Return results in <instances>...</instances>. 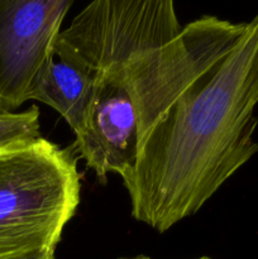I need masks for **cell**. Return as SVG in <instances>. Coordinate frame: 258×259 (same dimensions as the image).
<instances>
[{
	"mask_svg": "<svg viewBox=\"0 0 258 259\" xmlns=\"http://www.w3.org/2000/svg\"><path fill=\"white\" fill-rule=\"evenodd\" d=\"M245 28L214 15L181 25L171 0H96L61 30L55 55L128 94L142 148L169 106L229 53Z\"/></svg>",
	"mask_w": 258,
	"mask_h": 259,
	"instance_id": "2",
	"label": "cell"
},
{
	"mask_svg": "<svg viewBox=\"0 0 258 259\" xmlns=\"http://www.w3.org/2000/svg\"><path fill=\"white\" fill-rule=\"evenodd\" d=\"M39 116L37 105L24 111L0 113V148L40 138Z\"/></svg>",
	"mask_w": 258,
	"mask_h": 259,
	"instance_id": "7",
	"label": "cell"
},
{
	"mask_svg": "<svg viewBox=\"0 0 258 259\" xmlns=\"http://www.w3.org/2000/svg\"><path fill=\"white\" fill-rule=\"evenodd\" d=\"M72 0H0V113H14L55 53Z\"/></svg>",
	"mask_w": 258,
	"mask_h": 259,
	"instance_id": "4",
	"label": "cell"
},
{
	"mask_svg": "<svg viewBox=\"0 0 258 259\" xmlns=\"http://www.w3.org/2000/svg\"><path fill=\"white\" fill-rule=\"evenodd\" d=\"M56 249H38L3 255L0 259H55Z\"/></svg>",
	"mask_w": 258,
	"mask_h": 259,
	"instance_id": "8",
	"label": "cell"
},
{
	"mask_svg": "<svg viewBox=\"0 0 258 259\" xmlns=\"http://www.w3.org/2000/svg\"><path fill=\"white\" fill-rule=\"evenodd\" d=\"M258 13L144 139L121 179L134 220L166 233L192 217L258 152Z\"/></svg>",
	"mask_w": 258,
	"mask_h": 259,
	"instance_id": "1",
	"label": "cell"
},
{
	"mask_svg": "<svg viewBox=\"0 0 258 259\" xmlns=\"http://www.w3.org/2000/svg\"><path fill=\"white\" fill-rule=\"evenodd\" d=\"M120 259H151L149 257H146V255H138V257H134V258H120ZM197 259H212L210 257H201V258H197Z\"/></svg>",
	"mask_w": 258,
	"mask_h": 259,
	"instance_id": "9",
	"label": "cell"
},
{
	"mask_svg": "<svg viewBox=\"0 0 258 259\" xmlns=\"http://www.w3.org/2000/svg\"><path fill=\"white\" fill-rule=\"evenodd\" d=\"M93 93V76L53 53L33 81L28 100L55 109L77 136L85 124Z\"/></svg>",
	"mask_w": 258,
	"mask_h": 259,
	"instance_id": "6",
	"label": "cell"
},
{
	"mask_svg": "<svg viewBox=\"0 0 258 259\" xmlns=\"http://www.w3.org/2000/svg\"><path fill=\"white\" fill-rule=\"evenodd\" d=\"M77 161L42 137L0 148V257L57 248L80 205Z\"/></svg>",
	"mask_w": 258,
	"mask_h": 259,
	"instance_id": "3",
	"label": "cell"
},
{
	"mask_svg": "<svg viewBox=\"0 0 258 259\" xmlns=\"http://www.w3.org/2000/svg\"><path fill=\"white\" fill-rule=\"evenodd\" d=\"M78 158L105 182L110 174L123 179L136 166L141 151L139 124L133 101L123 89L94 80V93L83 128L75 136Z\"/></svg>",
	"mask_w": 258,
	"mask_h": 259,
	"instance_id": "5",
	"label": "cell"
}]
</instances>
